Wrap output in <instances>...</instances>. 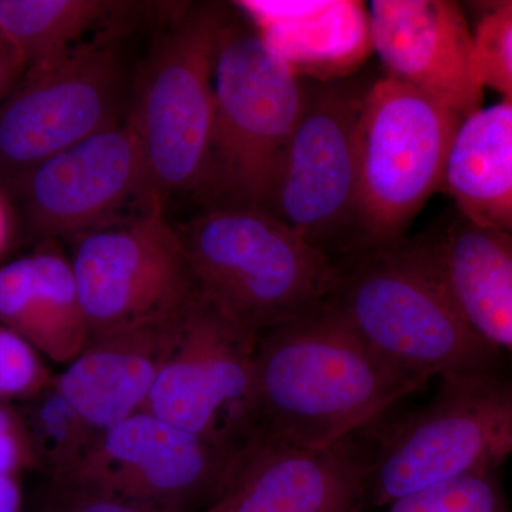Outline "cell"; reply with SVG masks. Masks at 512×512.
<instances>
[{
    "label": "cell",
    "instance_id": "cell-1",
    "mask_svg": "<svg viewBox=\"0 0 512 512\" xmlns=\"http://www.w3.org/2000/svg\"><path fill=\"white\" fill-rule=\"evenodd\" d=\"M426 384L377 356L325 302L256 340L259 434L292 446L353 439Z\"/></svg>",
    "mask_w": 512,
    "mask_h": 512
},
{
    "label": "cell",
    "instance_id": "cell-2",
    "mask_svg": "<svg viewBox=\"0 0 512 512\" xmlns=\"http://www.w3.org/2000/svg\"><path fill=\"white\" fill-rule=\"evenodd\" d=\"M333 262L326 305L387 363L427 383L494 373L500 352L464 319L426 238Z\"/></svg>",
    "mask_w": 512,
    "mask_h": 512
},
{
    "label": "cell",
    "instance_id": "cell-3",
    "mask_svg": "<svg viewBox=\"0 0 512 512\" xmlns=\"http://www.w3.org/2000/svg\"><path fill=\"white\" fill-rule=\"evenodd\" d=\"M198 291L258 338L326 301L335 262L254 205H208L178 229Z\"/></svg>",
    "mask_w": 512,
    "mask_h": 512
},
{
    "label": "cell",
    "instance_id": "cell-4",
    "mask_svg": "<svg viewBox=\"0 0 512 512\" xmlns=\"http://www.w3.org/2000/svg\"><path fill=\"white\" fill-rule=\"evenodd\" d=\"M215 117L202 194L264 208L305 101V79L255 29L227 19L214 66Z\"/></svg>",
    "mask_w": 512,
    "mask_h": 512
},
{
    "label": "cell",
    "instance_id": "cell-5",
    "mask_svg": "<svg viewBox=\"0 0 512 512\" xmlns=\"http://www.w3.org/2000/svg\"><path fill=\"white\" fill-rule=\"evenodd\" d=\"M218 5L177 18L151 50L128 114L146 163L148 197L165 202L200 191L214 130V66L227 22Z\"/></svg>",
    "mask_w": 512,
    "mask_h": 512
},
{
    "label": "cell",
    "instance_id": "cell-6",
    "mask_svg": "<svg viewBox=\"0 0 512 512\" xmlns=\"http://www.w3.org/2000/svg\"><path fill=\"white\" fill-rule=\"evenodd\" d=\"M512 456V382L495 373L440 380L429 402L367 451V504L497 470Z\"/></svg>",
    "mask_w": 512,
    "mask_h": 512
},
{
    "label": "cell",
    "instance_id": "cell-7",
    "mask_svg": "<svg viewBox=\"0 0 512 512\" xmlns=\"http://www.w3.org/2000/svg\"><path fill=\"white\" fill-rule=\"evenodd\" d=\"M463 120L450 107L392 77H380L367 87L360 117L353 251L404 238L431 195L444 188L448 157Z\"/></svg>",
    "mask_w": 512,
    "mask_h": 512
},
{
    "label": "cell",
    "instance_id": "cell-8",
    "mask_svg": "<svg viewBox=\"0 0 512 512\" xmlns=\"http://www.w3.org/2000/svg\"><path fill=\"white\" fill-rule=\"evenodd\" d=\"M367 87L305 79V101L264 205L332 259L356 245L360 117Z\"/></svg>",
    "mask_w": 512,
    "mask_h": 512
},
{
    "label": "cell",
    "instance_id": "cell-9",
    "mask_svg": "<svg viewBox=\"0 0 512 512\" xmlns=\"http://www.w3.org/2000/svg\"><path fill=\"white\" fill-rule=\"evenodd\" d=\"M256 340L198 296L180 320L141 412L215 446L241 450L259 434Z\"/></svg>",
    "mask_w": 512,
    "mask_h": 512
},
{
    "label": "cell",
    "instance_id": "cell-10",
    "mask_svg": "<svg viewBox=\"0 0 512 512\" xmlns=\"http://www.w3.org/2000/svg\"><path fill=\"white\" fill-rule=\"evenodd\" d=\"M150 200L76 238L72 268L90 336L185 311L200 296L178 229Z\"/></svg>",
    "mask_w": 512,
    "mask_h": 512
},
{
    "label": "cell",
    "instance_id": "cell-11",
    "mask_svg": "<svg viewBox=\"0 0 512 512\" xmlns=\"http://www.w3.org/2000/svg\"><path fill=\"white\" fill-rule=\"evenodd\" d=\"M116 29L25 73L0 103V163L23 174L120 123L124 73Z\"/></svg>",
    "mask_w": 512,
    "mask_h": 512
},
{
    "label": "cell",
    "instance_id": "cell-12",
    "mask_svg": "<svg viewBox=\"0 0 512 512\" xmlns=\"http://www.w3.org/2000/svg\"><path fill=\"white\" fill-rule=\"evenodd\" d=\"M241 450L215 446L138 412L100 433L55 485L165 510L204 512Z\"/></svg>",
    "mask_w": 512,
    "mask_h": 512
},
{
    "label": "cell",
    "instance_id": "cell-13",
    "mask_svg": "<svg viewBox=\"0 0 512 512\" xmlns=\"http://www.w3.org/2000/svg\"><path fill=\"white\" fill-rule=\"evenodd\" d=\"M30 222L49 237H80L104 227L136 200L147 204V171L130 121L46 158L23 173Z\"/></svg>",
    "mask_w": 512,
    "mask_h": 512
},
{
    "label": "cell",
    "instance_id": "cell-14",
    "mask_svg": "<svg viewBox=\"0 0 512 512\" xmlns=\"http://www.w3.org/2000/svg\"><path fill=\"white\" fill-rule=\"evenodd\" d=\"M355 440L308 448L258 434L204 512H362L367 451Z\"/></svg>",
    "mask_w": 512,
    "mask_h": 512
},
{
    "label": "cell",
    "instance_id": "cell-15",
    "mask_svg": "<svg viewBox=\"0 0 512 512\" xmlns=\"http://www.w3.org/2000/svg\"><path fill=\"white\" fill-rule=\"evenodd\" d=\"M373 52L386 76L460 114L481 109L476 37L460 6L447 0H373L367 6Z\"/></svg>",
    "mask_w": 512,
    "mask_h": 512
},
{
    "label": "cell",
    "instance_id": "cell-16",
    "mask_svg": "<svg viewBox=\"0 0 512 512\" xmlns=\"http://www.w3.org/2000/svg\"><path fill=\"white\" fill-rule=\"evenodd\" d=\"M185 311L90 336L86 349L56 377L57 392L94 433L141 412Z\"/></svg>",
    "mask_w": 512,
    "mask_h": 512
},
{
    "label": "cell",
    "instance_id": "cell-17",
    "mask_svg": "<svg viewBox=\"0 0 512 512\" xmlns=\"http://www.w3.org/2000/svg\"><path fill=\"white\" fill-rule=\"evenodd\" d=\"M258 35L299 77L336 82L370 52L367 6L352 0L239 2Z\"/></svg>",
    "mask_w": 512,
    "mask_h": 512
},
{
    "label": "cell",
    "instance_id": "cell-18",
    "mask_svg": "<svg viewBox=\"0 0 512 512\" xmlns=\"http://www.w3.org/2000/svg\"><path fill=\"white\" fill-rule=\"evenodd\" d=\"M426 241L468 325L498 352L512 353V234L458 214Z\"/></svg>",
    "mask_w": 512,
    "mask_h": 512
},
{
    "label": "cell",
    "instance_id": "cell-19",
    "mask_svg": "<svg viewBox=\"0 0 512 512\" xmlns=\"http://www.w3.org/2000/svg\"><path fill=\"white\" fill-rule=\"evenodd\" d=\"M0 323L59 365L86 349L90 329L72 262L39 252L0 268Z\"/></svg>",
    "mask_w": 512,
    "mask_h": 512
},
{
    "label": "cell",
    "instance_id": "cell-20",
    "mask_svg": "<svg viewBox=\"0 0 512 512\" xmlns=\"http://www.w3.org/2000/svg\"><path fill=\"white\" fill-rule=\"evenodd\" d=\"M444 188L458 214L512 234V99L481 107L461 121Z\"/></svg>",
    "mask_w": 512,
    "mask_h": 512
},
{
    "label": "cell",
    "instance_id": "cell-21",
    "mask_svg": "<svg viewBox=\"0 0 512 512\" xmlns=\"http://www.w3.org/2000/svg\"><path fill=\"white\" fill-rule=\"evenodd\" d=\"M126 8L101 0H0V37L28 72L67 55Z\"/></svg>",
    "mask_w": 512,
    "mask_h": 512
},
{
    "label": "cell",
    "instance_id": "cell-22",
    "mask_svg": "<svg viewBox=\"0 0 512 512\" xmlns=\"http://www.w3.org/2000/svg\"><path fill=\"white\" fill-rule=\"evenodd\" d=\"M28 430L37 463L59 480L80 460L99 434L57 392L55 384L36 397Z\"/></svg>",
    "mask_w": 512,
    "mask_h": 512
},
{
    "label": "cell",
    "instance_id": "cell-23",
    "mask_svg": "<svg viewBox=\"0 0 512 512\" xmlns=\"http://www.w3.org/2000/svg\"><path fill=\"white\" fill-rule=\"evenodd\" d=\"M379 512H508V507L497 470H491L430 485Z\"/></svg>",
    "mask_w": 512,
    "mask_h": 512
},
{
    "label": "cell",
    "instance_id": "cell-24",
    "mask_svg": "<svg viewBox=\"0 0 512 512\" xmlns=\"http://www.w3.org/2000/svg\"><path fill=\"white\" fill-rule=\"evenodd\" d=\"M474 37L484 87L512 99V0L490 3Z\"/></svg>",
    "mask_w": 512,
    "mask_h": 512
},
{
    "label": "cell",
    "instance_id": "cell-25",
    "mask_svg": "<svg viewBox=\"0 0 512 512\" xmlns=\"http://www.w3.org/2000/svg\"><path fill=\"white\" fill-rule=\"evenodd\" d=\"M55 379L29 342L0 325V386L6 399H36Z\"/></svg>",
    "mask_w": 512,
    "mask_h": 512
},
{
    "label": "cell",
    "instance_id": "cell-26",
    "mask_svg": "<svg viewBox=\"0 0 512 512\" xmlns=\"http://www.w3.org/2000/svg\"><path fill=\"white\" fill-rule=\"evenodd\" d=\"M49 512H177L113 495L84 493L56 485V503Z\"/></svg>",
    "mask_w": 512,
    "mask_h": 512
},
{
    "label": "cell",
    "instance_id": "cell-27",
    "mask_svg": "<svg viewBox=\"0 0 512 512\" xmlns=\"http://www.w3.org/2000/svg\"><path fill=\"white\" fill-rule=\"evenodd\" d=\"M36 463L28 430L0 434V477H16L20 470Z\"/></svg>",
    "mask_w": 512,
    "mask_h": 512
},
{
    "label": "cell",
    "instance_id": "cell-28",
    "mask_svg": "<svg viewBox=\"0 0 512 512\" xmlns=\"http://www.w3.org/2000/svg\"><path fill=\"white\" fill-rule=\"evenodd\" d=\"M25 72V64L18 53L0 37V103L9 96L13 84Z\"/></svg>",
    "mask_w": 512,
    "mask_h": 512
},
{
    "label": "cell",
    "instance_id": "cell-29",
    "mask_svg": "<svg viewBox=\"0 0 512 512\" xmlns=\"http://www.w3.org/2000/svg\"><path fill=\"white\" fill-rule=\"evenodd\" d=\"M22 494L15 477H0V512H20Z\"/></svg>",
    "mask_w": 512,
    "mask_h": 512
},
{
    "label": "cell",
    "instance_id": "cell-30",
    "mask_svg": "<svg viewBox=\"0 0 512 512\" xmlns=\"http://www.w3.org/2000/svg\"><path fill=\"white\" fill-rule=\"evenodd\" d=\"M8 235V215H6L5 207H3V202L0 200V252L5 248L6 242H8Z\"/></svg>",
    "mask_w": 512,
    "mask_h": 512
},
{
    "label": "cell",
    "instance_id": "cell-31",
    "mask_svg": "<svg viewBox=\"0 0 512 512\" xmlns=\"http://www.w3.org/2000/svg\"><path fill=\"white\" fill-rule=\"evenodd\" d=\"M6 400L5 392H3L2 386H0V403Z\"/></svg>",
    "mask_w": 512,
    "mask_h": 512
}]
</instances>
